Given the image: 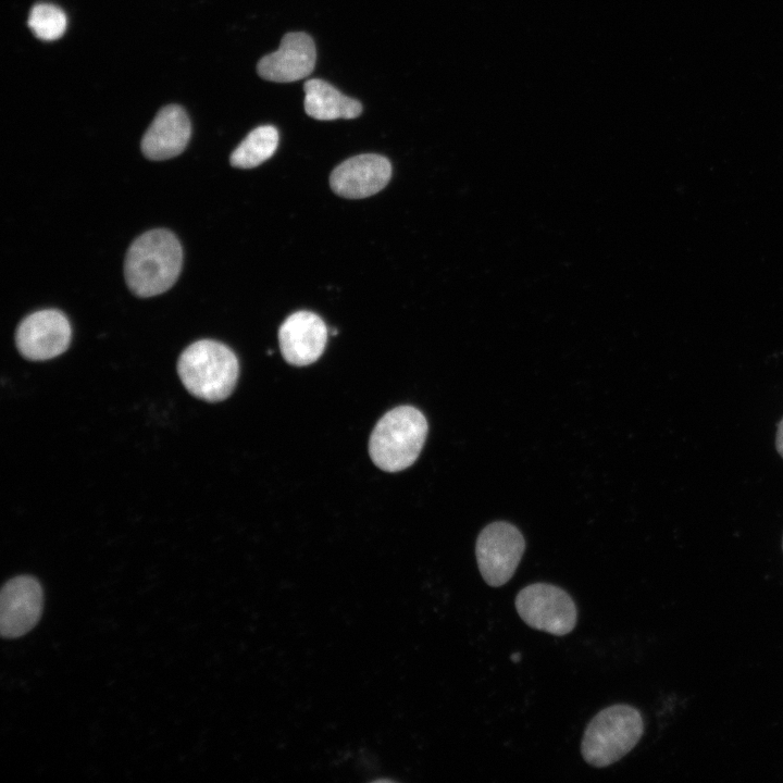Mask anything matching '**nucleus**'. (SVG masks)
Here are the masks:
<instances>
[{"label":"nucleus","mask_w":783,"mask_h":783,"mask_svg":"<svg viewBox=\"0 0 783 783\" xmlns=\"http://www.w3.org/2000/svg\"><path fill=\"white\" fill-rule=\"evenodd\" d=\"M525 549L521 532L508 522H493L478 534L475 555L487 585L499 587L514 574Z\"/></svg>","instance_id":"6"},{"label":"nucleus","mask_w":783,"mask_h":783,"mask_svg":"<svg viewBox=\"0 0 783 783\" xmlns=\"http://www.w3.org/2000/svg\"><path fill=\"white\" fill-rule=\"evenodd\" d=\"M66 15L51 3L35 4L28 15L27 25L33 34L46 41L60 38L66 29Z\"/></svg>","instance_id":"15"},{"label":"nucleus","mask_w":783,"mask_h":783,"mask_svg":"<svg viewBox=\"0 0 783 783\" xmlns=\"http://www.w3.org/2000/svg\"><path fill=\"white\" fill-rule=\"evenodd\" d=\"M775 448L779 455L783 459V418L778 424L776 436H775Z\"/></svg>","instance_id":"16"},{"label":"nucleus","mask_w":783,"mask_h":783,"mask_svg":"<svg viewBox=\"0 0 783 783\" xmlns=\"http://www.w3.org/2000/svg\"><path fill=\"white\" fill-rule=\"evenodd\" d=\"M182 263V247L173 233L146 232L133 241L126 253L124 274L128 288L139 297L160 295L176 282Z\"/></svg>","instance_id":"1"},{"label":"nucleus","mask_w":783,"mask_h":783,"mask_svg":"<svg viewBox=\"0 0 783 783\" xmlns=\"http://www.w3.org/2000/svg\"><path fill=\"white\" fill-rule=\"evenodd\" d=\"M315 60L312 38L301 32L288 33L282 38L276 51L260 59L257 72L265 80L290 83L309 76Z\"/></svg>","instance_id":"11"},{"label":"nucleus","mask_w":783,"mask_h":783,"mask_svg":"<svg viewBox=\"0 0 783 783\" xmlns=\"http://www.w3.org/2000/svg\"><path fill=\"white\" fill-rule=\"evenodd\" d=\"M191 126L185 110L177 104L163 107L141 139V151L150 160H166L186 148Z\"/></svg>","instance_id":"12"},{"label":"nucleus","mask_w":783,"mask_h":783,"mask_svg":"<svg viewBox=\"0 0 783 783\" xmlns=\"http://www.w3.org/2000/svg\"><path fill=\"white\" fill-rule=\"evenodd\" d=\"M514 605L523 622L535 630L562 636L576 625L574 600L559 586L530 584L518 593Z\"/></svg>","instance_id":"5"},{"label":"nucleus","mask_w":783,"mask_h":783,"mask_svg":"<svg viewBox=\"0 0 783 783\" xmlns=\"http://www.w3.org/2000/svg\"><path fill=\"white\" fill-rule=\"evenodd\" d=\"M644 733V721L632 706L612 705L587 724L582 743L583 759L596 768L613 765L630 753Z\"/></svg>","instance_id":"4"},{"label":"nucleus","mask_w":783,"mask_h":783,"mask_svg":"<svg viewBox=\"0 0 783 783\" xmlns=\"http://www.w3.org/2000/svg\"><path fill=\"white\" fill-rule=\"evenodd\" d=\"M71 325L59 310L46 309L27 315L17 326L15 343L20 353L33 361L54 358L71 341Z\"/></svg>","instance_id":"7"},{"label":"nucleus","mask_w":783,"mask_h":783,"mask_svg":"<svg viewBox=\"0 0 783 783\" xmlns=\"http://www.w3.org/2000/svg\"><path fill=\"white\" fill-rule=\"evenodd\" d=\"M278 130L273 125L252 129L231 154V164L239 169H251L270 159L278 146Z\"/></svg>","instance_id":"14"},{"label":"nucleus","mask_w":783,"mask_h":783,"mask_svg":"<svg viewBox=\"0 0 783 783\" xmlns=\"http://www.w3.org/2000/svg\"><path fill=\"white\" fill-rule=\"evenodd\" d=\"M782 546H783V542H782Z\"/></svg>","instance_id":"17"},{"label":"nucleus","mask_w":783,"mask_h":783,"mask_svg":"<svg viewBox=\"0 0 783 783\" xmlns=\"http://www.w3.org/2000/svg\"><path fill=\"white\" fill-rule=\"evenodd\" d=\"M390 176L391 165L387 158L364 153L337 165L331 173L330 186L340 197L361 199L381 191Z\"/></svg>","instance_id":"9"},{"label":"nucleus","mask_w":783,"mask_h":783,"mask_svg":"<svg viewBox=\"0 0 783 783\" xmlns=\"http://www.w3.org/2000/svg\"><path fill=\"white\" fill-rule=\"evenodd\" d=\"M42 588L29 575L9 580L0 596V631L5 638H15L30 631L42 612Z\"/></svg>","instance_id":"8"},{"label":"nucleus","mask_w":783,"mask_h":783,"mask_svg":"<svg viewBox=\"0 0 783 783\" xmlns=\"http://www.w3.org/2000/svg\"><path fill=\"white\" fill-rule=\"evenodd\" d=\"M177 373L185 388L206 401L227 398L237 382L239 363L226 345L201 339L189 345L179 356Z\"/></svg>","instance_id":"2"},{"label":"nucleus","mask_w":783,"mask_h":783,"mask_svg":"<svg viewBox=\"0 0 783 783\" xmlns=\"http://www.w3.org/2000/svg\"><path fill=\"white\" fill-rule=\"evenodd\" d=\"M304 111L320 121L356 119L362 112L361 103L352 99L330 83L313 78L304 83Z\"/></svg>","instance_id":"13"},{"label":"nucleus","mask_w":783,"mask_h":783,"mask_svg":"<svg viewBox=\"0 0 783 783\" xmlns=\"http://www.w3.org/2000/svg\"><path fill=\"white\" fill-rule=\"evenodd\" d=\"M426 434L427 422L419 409L396 407L376 423L369 440L370 457L384 471L405 470L419 457Z\"/></svg>","instance_id":"3"},{"label":"nucleus","mask_w":783,"mask_h":783,"mask_svg":"<svg viewBox=\"0 0 783 783\" xmlns=\"http://www.w3.org/2000/svg\"><path fill=\"white\" fill-rule=\"evenodd\" d=\"M327 341L324 321L310 311L290 314L279 326L278 343L284 359L293 365H309L323 353Z\"/></svg>","instance_id":"10"}]
</instances>
